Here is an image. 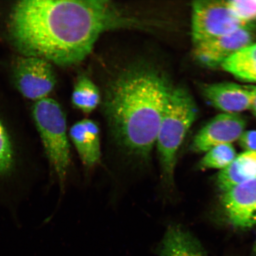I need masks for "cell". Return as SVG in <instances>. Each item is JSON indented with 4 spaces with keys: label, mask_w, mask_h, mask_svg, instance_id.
Here are the masks:
<instances>
[{
    "label": "cell",
    "mask_w": 256,
    "mask_h": 256,
    "mask_svg": "<svg viewBox=\"0 0 256 256\" xmlns=\"http://www.w3.org/2000/svg\"><path fill=\"white\" fill-rule=\"evenodd\" d=\"M144 25L110 1L24 0L12 10L10 32L24 56L70 66L88 57L104 32Z\"/></svg>",
    "instance_id": "1"
},
{
    "label": "cell",
    "mask_w": 256,
    "mask_h": 256,
    "mask_svg": "<svg viewBox=\"0 0 256 256\" xmlns=\"http://www.w3.org/2000/svg\"><path fill=\"white\" fill-rule=\"evenodd\" d=\"M171 88L162 72L144 63L128 67L110 82L105 116L114 142L128 158L148 162Z\"/></svg>",
    "instance_id": "2"
},
{
    "label": "cell",
    "mask_w": 256,
    "mask_h": 256,
    "mask_svg": "<svg viewBox=\"0 0 256 256\" xmlns=\"http://www.w3.org/2000/svg\"><path fill=\"white\" fill-rule=\"evenodd\" d=\"M36 174L33 147L0 118V210L16 225H20L22 208L30 196Z\"/></svg>",
    "instance_id": "3"
},
{
    "label": "cell",
    "mask_w": 256,
    "mask_h": 256,
    "mask_svg": "<svg viewBox=\"0 0 256 256\" xmlns=\"http://www.w3.org/2000/svg\"><path fill=\"white\" fill-rule=\"evenodd\" d=\"M198 116L194 99L184 88H171L156 138L163 180L174 181L176 156Z\"/></svg>",
    "instance_id": "4"
},
{
    "label": "cell",
    "mask_w": 256,
    "mask_h": 256,
    "mask_svg": "<svg viewBox=\"0 0 256 256\" xmlns=\"http://www.w3.org/2000/svg\"><path fill=\"white\" fill-rule=\"evenodd\" d=\"M32 114L51 172L63 190L71 164L66 114L60 104L49 98L36 102Z\"/></svg>",
    "instance_id": "5"
},
{
    "label": "cell",
    "mask_w": 256,
    "mask_h": 256,
    "mask_svg": "<svg viewBox=\"0 0 256 256\" xmlns=\"http://www.w3.org/2000/svg\"><path fill=\"white\" fill-rule=\"evenodd\" d=\"M238 20L223 0H198L192 4L191 34L194 44L252 26Z\"/></svg>",
    "instance_id": "6"
},
{
    "label": "cell",
    "mask_w": 256,
    "mask_h": 256,
    "mask_svg": "<svg viewBox=\"0 0 256 256\" xmlns=\"http://www.w3.org/2000/svg\"><path fill=\"white\" fill-rule=\"evenodd\" d=\"M16 86L24 98L32 100L48 98L56 80L52 64L34 56L20 58L14 67Z\"/></svg>",
    "instance_id": "7"
},
{
    "label": "cell",
    "mask_w": 256,
    "mask_h": 256,
    "mask_svg": "<svg viewBox=\"0 0 256 256\" xmlns=\"http://www.w3.org/2000/svg\"><path fill=\"white\" fill-rule=\"evenodd\" d=\"M255 37L252 26L242 28L232 34L194 44V56L204 66L220 67L238 51L254 42Z\"/></svg>",
    "instance_id": "8"
},
{
    "label": "cell",
    "mask_w": 256,
    "mask_h": 256,
    "mask_svg": "<svg viewBox=\"0 0 256 256\" xmlns=\"http://www.w3.org/2000/svg\"><path fill=\"white\" fill-rule=\"evenodd\" d=\"M222 192L224 212L233 226L247 229L256 225V178Z\"/></svg>",
    "instance_id": "9"
},
{
    "label": "cell",
    "mask_w": 256,
    "mask_h": 256,
    "mask_svg": "<svg viewBox=\"0 0 256 256\" xmlns=\"http://www.w3.org/2000/svg\"><path fill=\"white\" fill-rule=\"evenodd\" d=\"M246 126V120L240 114L216 115L195 136L192 149L196 152H206L214 146L232 144L239 140Z\"/></svg>",
    "instance_id": "10"
},
{
    "label": "cell",
    "mask_w": 256,
    "mask_h": 256,
    "mask_svg": "<svg viewBox=\"0 0 256 256\" xmlns=\"http://www.w3.org/2000/svg\"><path fill=\"white\" fill-rule=\"evenodd\" d=\"M254 85L222 82L204 86V97L224 114H240L250 110Z\"/></svg>",
    "instance_id": "11"
},
{
    "label": "cell",
    "mask_w": 256,
    "mask_h": 256,
    "mask_svg": "<svg viewBox=\"0 0 256 256\" xmlns=\"http://www.w3.org/2000/svg\"><path fill=\"white\" fill-rule=\"evenodd\" d=\"M69 135L86 167H94L100 162V129L95 122L88 119L78 122L70 128Z\"/></svg>",
    "instance_id": "12"
},
{
    "label": "cell",
    "mask_w": 256,
    "mask_h": 256,
    "mask_svg": "<svg viewBox=\"0 0 256 256\" xmlns=\"http://www.w3.org/2000/svg\"><path fill=\"white\" fill-rule=\"evenodd\" d=\"M159 256H208L202 246L180 226H170L158 248Z\"/></svg>",
    "instance_id": "13"
},
{
    "label": "cell",
    "mask_w": 256,
    "mask_h": 256,
    "mask_svg": "<svg viewBox=\"0 0 256 256\" xmlns=\"http://www.w3.org/2000/svg\"><path fill=\"white\" fill-rule=\"evenodd\" d=\"M256 178V150L236 156L228 167L217 176L218 186L222 192L236 184Z\"/></svg>",
    "instance_id": "14"
},
{
    "label": "cell",
    "mask_w": 256,
    "mask_h": 256,
    "mask_svg": "<svg viewBox=\"0 0 256 256\" xmlns=\"http://www.w3.org/2000/svg\"><path fill=\"white\" fill-rule=\"evenodd\" d=\"M220 68L236 79L256 84V42L238 51Z\"/></svg>",
    "instance_id": "15"
},
{
    "label": "cell",
    "mask_w": 256,
    "mask_h": 256,
    "mask_svg": "<svg viewBox=\"0 0 256 256\" xmlns=\"http://www.w3.org/2000/svg\"><path fill=\"white\" fill-rule=\"evenodd\" d=\"M100 92L88 76H81L76 82L72 94V102L76 108L85 114L91 113L100 103Z\"/></svg>",
    "instance_id": "16"
},
{
    "label": "cell",
    "mask_w": 256,
    "mask_h": 256,
    "mask_svg": "<svg viewBox=\"0 0 256 256\" xmlns=\"http://www.w3.org/2000/svg\"><path fill=\"white\" fill-rule=\"evenodd\" d=\"M236 151L232 144H222L213 147L206 152L201 160L202 169H225L236 158Z\"/></svg>",
    "instance_id": "17"
},
{
    "label": "cell",
    "mask_w": 256,
    "mask_h": 256,
    "mask_svg": "<svg viewBox=\"0 0 256 256\" xmlns=\"http://www.w3.org/2000/svg\"><path fill=\"white\" fill-rule=\"evenodd\" d=\"M226 5L232 14L247 24L256 21V0H228Z\"/></svg>",
    "instance_id": "18"
},
{
    "label": "cell",
    "mask_w": 256,
    "mask_h": 256,
    "mask_svg": "<svg viewBox=\"0 0 256 256\" xmlns=\"http://www.w3.org/2000/svg\"><path fill=\"white\" fill-rule=\"evenodd\" d=\"M238 142L246 151L256 150V130H245Z\"/></svg>",
    "instance_id": "19"
},
{
    "label": "cell",
    "mask_w": 256,
    "mask_h": 256,
    "mask_svg": "<svg viewBox=\"0 0 256 256\" xmlns=\"http://www.w3.org/2000/svg\"><path fill=\"white\" fill-rule=\"evenodd\" d=\"M250 110L256 118V86H254V96H252Z\"/></svg>",
    "instance_id": "20"
},
{
    "label": "cell",
    "mask_w": 256,
    "mask_h": 256,
    "mask_svg": "<svg viewBox=\"0 0 256 256\" xmlns=\"http://www.w3.org/2000/svg\"><path fill=\"white\" fill-rule=\"evenodd\" d=\"M254 254H256V241L254 246Z\"/></svg>",
    "instance_id": "21"
}]
</instances>
